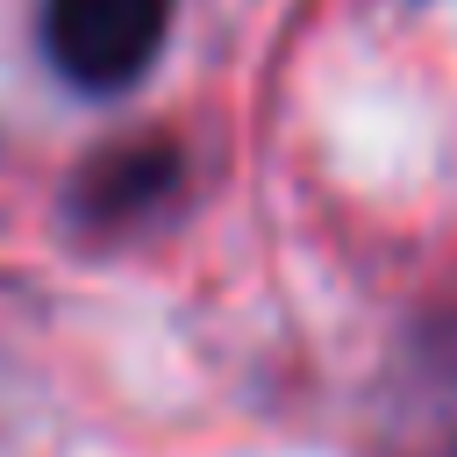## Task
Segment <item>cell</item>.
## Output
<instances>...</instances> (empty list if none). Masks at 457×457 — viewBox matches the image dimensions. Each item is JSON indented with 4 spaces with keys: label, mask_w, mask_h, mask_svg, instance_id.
<instances>
[{
    "label": "cell",
    "mask_w": 457,
    "mask_h": 457,
    "mask_svg": "<svg viewBox=\"0 0 457 457\" xmlns=\"http://www.w3.org/2000/svg\"><path fill=\"white\" fill-rule=\"evenodd\" d=\"M171 0H43V50L86 93H121L150 71Z\"/></svg>",
    "instance_id": "obj_1"
},
{
    "label": "cell",
    "mask_w": 457,
    "mask_h": 457,
    "mask_svg": "<svg viewBox=\"0 0 457 457\" xmlns=\"http://www.w3.org/2000/svg\"><path fill=\"white\" fill-rule=\"evenodd\" d=\"M171 171H179L171 150H114L79 179V214L86 221H129L171 186Z\"/></svg>",
    "instance_id": "obj_2"
}]
</instances>
